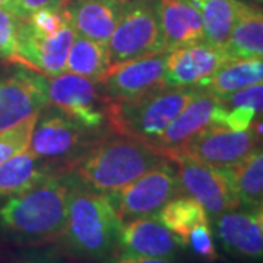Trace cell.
I'll use <instances>...</instances> for the list:
<instances>
[{"instance_id": "cell-1", "label": "cell", "mask_w": 263, "mask_h": 263, "mask_svg": "<svg viewBox=\"0 0 263 263\" xmlns=\"http://www.w3.org/2000/svg\"><path fill=\"white\" fill-rule=\"evenodd\" d=\"M67 181L48 174L0 206V230L21 245H41L62 237L67 208Z\"/></svg>"}, {"instance_id": "cell-2", "label": "cell", "mask_w": 263, "mask_h": 263, "mask_svg": "<svg viewBox=\"0 0 263 263\" xmlns=\"http://www.w3.org/2000/svg\"><path fill=\"white\" fill-rule=\"evenodd\" d=\"M164 158V154L149 142L116 135L100 139L67 170H73L78 180L88 189L98 193H113Z\"/></svg>"}, {"instance_id": "cell-3", "label": "cell", "mask_w": 263, "mask_h": 263, "mask_svg": "<svg viewBox=\"0 0 263 263\" xmlns=\"http://www.w3.org/2000/svg\"><path fill=\"white\" fill-rule=\"evenodd\" d=\"M122 224L105 195L69 186L62 237L70 253L89 260H105L119 246Z\"/></svg>"}, {"instance_id": "cell-4", "label": "cell", "mask_w": 263, "mask_h": 263, "mask_svg": "<svg viewBox=\"0 0 263 263\" xmlns=\"http://www.w3.org/2000/svg\"><path fill=\"white\" fill-rule=\"evenodd\" d=\"M199 88H160L130 100L108 101L107 124L116 135L154 143L197 94Z\"/></svg>"}, {"instance_id": "cell-5", "label": "cell", "mask_w": 263, "mask_h": 263, "mask_svg": "<svg viewBox=\"0 0 263 263\" xmlns=\"http://www.w3.org/2000/svg\"><path fill=\"white\" fill-rule=\"evenodd\" d=\"M160 0H126L107 44L110 65L165 51Z\"/></svg>"}, {"instance_id": "cell-6", "label": "cell", "mask_w": 263, "mask_h": 263, "mask_svg": "<svg viewBox=\"0 0 263 263\" xmlns=\"http://www.w3.org/2000/svg\"><path fill=\"white\" fill-rule=\"evenodd\" d=\"M98 132L85 129L57 108L46 110L38 116L29 139L28 149L48 165L63 162V168L79 158L85 151L95 145Z\"/></svg>"}, {"instance_id": "cell-7", "label": "cell", "mask_w": 263, "mask_h": 263, "mask_svg": "<svg viewBox=\"0 0 263 263\" xmlns=\"http://www.w3.org/2000/svg\"><path fill=\"white\" fill-rule=\"evenodd\" d=\"M181 193L177 171L164 158L117 192L108 193V200L122 222L136 218L155 216L173 197Z\"/></svg>"}, {"instance_id": "cell-8", "label": "cell", "mask_w": 263, "mask_h": 263, "mask_svg": "<svg viewBox=\"0 0 263 263\" xmlns=\"http://www.w3.org/2000/svg\"><path fill=\"white\" fill-rule=\"evenodd\" d=\"M260 138L253 127L235 132L224 124H211L183 146L164 152L167 160L187 158L214 168L230 170L259 145Z\"/></svg>"}, {"instance_id": "cell-9", "label": "cell", "mask_w": 263, "mask_h": 263, "mask_svg": "<svg viewBox=\"0 0 263 263\" xmlns=\"http://www.w3.org/2000/svg\"><path fill=\"white\" fill-rule=\"evenodd\" d=\"M97 84L69 72L47 78L48 104L85 129L100 132L107 123L108 100Z\"/></svg>"}, {"instance_id": "cell-10", "label": "cell", "mask_w": 263, "mask_h": 263, "mask_svg": "<svg viewBox=\"0 0 263 263\" xmlns=\"http://www.w3.org/2000/svg\"><path fill=\"white\" fill-rule=\"evenodd\" d=\"M171 162L177 165L181 193L199 202L208 215L218 216L240 206L228 170L214 168L187 158H176Z\"/></svg>"}, {"instance_id": "cell-11", "label": "cell", "mask_w": 263, "mask_h": 263, "mask_svg": "<svg viewBox=\"0 0 263 263\" xmlns=\"http://www.w3.org/2000/svg\"><path fill=\"white\" fill-rule=\"evenodd\" d=\"M75 35V29L67 21L57 34L43 35L31 27L27 19H21L18 47L12 62L47 78L60 75L65 72L67 54Z\"/></svg>"}, {"instance_id": "cell-12", "label": "cell", "mask_w": 263, "mask_h": 263, "mask_svg": "<svg viewBox=\"0 0 263 263\" xmlns=\"http://www.w3.org/2000/svg\"><path fill=\"white\" fill-rule=\"evenodd\" d=\"M167 54L164 51L110 65L98 82L101 94L108 101H122L165 88Z\"/></svg>"}, {"instance_id": "cell-13", "label": "cell", "mask_w": 263, "mask_h": 263, "mask_svg": "<svg viewBox=\"0 0 263 263\" xmlns=\"http://www.w3.org/2000/svg\"><path fill=\"white\" fill-rule=\"evenodd\" d=\"M48 107L47 76L21 69L0 81V132Z\"/></svg>"}, {"instance_id": "cell-14", "label": "cell", "mask_w": 263, "mask_h": 263, "mask_svg": "<svg viewBox=\"0 0 263 263\" xmlns=\"http://www.w3.org/2000/svg\"><path fill=\"white\" fill-rule=\"evenodd\" d=\"M227 111L228 108L222 100L208 91L199 89L195 98L152 145H155L162 154L180 148L208 126L224 124Z\"/></svg>"}, {"instance_id": "cell-15", "label": "cell", "mask_w": 263, "mask_h": 263, "mask_svg": "<svg viewBox=\"0 0 263 263\" xmlns=\"http://www.w3.org/2000/svg\"><path fill=\"white\" fill-rule=\"evenodd\" d=\"M231 59L224 48L206 41L171 50L167 54L164 85L168 88H192L214 75Z\"/></svg>"}, {"instance_id": "cell-16", "label": "cell", "mask_w": 263, "mask_h": 263, "mask_svg": "<svg viewBox=\"0 0 263 263\" xmlns=\"http://www.w3.org/2000/svg\"><path fill=\"white\" fill-rule=\"evenodd\" d=\"M126 0H65L62 9L78 35L107 47Z\"/></svg>"}, {"instance_id": "cell-17", "label": "cell", "mask_w": 263, "mask_h": 263, "mask_svg": "<svg viewBox=\"0 0 263 263\" xmlns=\"http://www.w3.org/2000/svg\"><path fill=\"white\" fill-rule=\"evenodd\" d=\"M119 246L126 253L173 259L183 245L158 218L145 216L123 222Z\"/></svg>"}, {"instance_id": "cell-18", "label": "cell", "mask_w": 263, "mask_h": 263, "mask_svg": "<svg viewBox=\"0 0 263 263\" xmlns=\"http://www.w3.org/2000/svg\"><path fill=\"white\" fill-rule=\"evenodd\" d=\"M215 226L227 253L247 262L263 260V228L254 215L228 211L216 216Z\"/></svg>"}, {"instance_id": "cell-19", "label": "cell", "mask_w": 263, "mask_h": 263, "mask_svg": "<svg viewBox=\"0 0 263 263\" xmlns=\"http://www.w3.org/2000/svg\"><path fill=\"white\" fill-rule=\"evenodd\" d=\"M161 28L165 51L205 41L203 24L197 9L189 0H160Z\"/></svg>"}, {"instance_id": "cell-20", "label": "cell", "mask_w": 263, "mask_h": 263, "mask_svg": "<svg viewBox=\"0 0 263 263\" xmlns=\"http://www.w3.org/2000/svg\"><path fill=\"white\" fill-rule=\"evenodd\" d=\"M263 81V59L247 57V59H233L227 62L214 75L208 76L196 85V88L208 91L226 100L240 89L259 84Z\"/></svg>"}, {"instance_id": "cell-21", "label": "cell", "mask_w": 263, "mask_h": 263, "mask_svg": "<svg viewBox=\"0 0 263 263\" xmlns=\"http://www.w3.org/2000/svg\"><path fill=\"white\" fill-rule=\"evenodd\" d=\"M224 50L230 59H263V8L243 3Z\"/></svg>"}, {"instance_id": "cell-22", "label": "cell", "mask_w": 263, "mask_h": 263, "mask_svg": "<svg viewBox=\"0 0 263 263\" xmlns=\"http://www.w3.org/2000/svg\"><path fill=\"white\" fill-rule=\"evenodd\" d=\"M47 167V162L37 158L28 148L5 161L0 164V197L13 196L35 186L51 174Z\"/></svg>"}, {"instance_id": "cell-23", "label": "cell", "mask_w": 263, "mask_h": 263, "mask_svg": "<svg viewBox=\"0 0 263 263\" xmlns=\"http://www.w3.org/2000/svg\"><path fill=\"white\" fill-rule=\"evenodd\" d=\"M200 13L205 41L215 47H226L235 19L245 2L240 0H189Z\"/></svg>"}, {"instance_id": "cell-24", "label": "cell", "mask_w": 263, "mask_h": 263, "mask_svg": "<svg viewBox=\"0 0 263 263\" xmlns=\"http://www.w3.org/2000/svg\"><path fill=\"white\" fill-rule=\"evenodd\" d=\"M157 218L179 237L183 246L187 245L189 234L195 227L209 222L205 208L190 196L173 197L161 208Z\"/></svg>"}, {"instance_id": "cell-25", "label": "cell", "mask_w": 263, "mask_h": 263, "mask_svg": "<svg viewBox=\"0 0 263 263\" xmlns=\"http://www.w3.org/2000/svg\"><path fill=\"white\" fill-rule=\"evenodd\" d=\"M240 205L257 206L263 202V146H256L245 160L228 170Z\"/></svg>"}, {"instance_id": "cell-26", "label": "cell", "mask_w": 263, "mask_h": 263, "mask_svg": "<svg viewBox=\"0 0 263 263\" xmlns=\"http://www.w3.org/2000/svg\"><path fill=\"white\" fill-rule=\"evenodd\" d=\"M108 66L110 59L107 47L76 34L67 54L65 72L100 82Z\"/></svg>"}, {"instance_id": "cell-27", "label": "cell", "mask_w": 263, "mask_h": 263, "mask_svg": "<svg viewBox=\"0 0 263 263\" xmlns=\"http://www.w3.org/2000/svg\"><path fill=\"white\" fill-rule=\"evenodd\" d=\"M40 113L18 123L16 126L0 132V164L28 148L29 139Z\"/></svg>"}, {"instance_id": "cell-28", "label": "cell", "mask_w": 263, "mask_h": 263, "mask_svg": "<svg viewBox=\"0 0 263 263\" xmlns=\"http://www.w3.org/2000/svg\"><path fill=\"white\" fill-rule=\"evenodd\" d=\"M21 18L5 8H0V57L12 62L18 47Z\"/></svg>"}, {"instance_id": "cell-29", "label": "cell", "mask_w": 263, "mask_h": 263, "mask_svg": "<svg viewBox=\"0 0 263 263\" xmlns=\"http://www.w3.org/2000/svg\"><path fill=\"white\" fill-rule=\"evenodd\" d=\"M186 246H190L192 252L200 259H203L205 262H215L218 259L214 234L209 227V222L195 227L189 234Z\"/></svg>"}, {"instance_id": "cell-30", "label": "cell", "mask_w": 263, "mask_h": 263, "mask_svg": "<svg viewBox=\"0 0 263 263\" xmlns=\"http://www.w3.org/2000/svg\"><path fill=\"white\" fill-rule=\"evenodd\" d=\"M31 27L43 35H54L66 24L65 13L60 8H43L34 12L28 19Z\"/></svg>"}, {"instance_id": "cell-31", "label": "cell", "mask_w": 263, "mask_h": 263, "mask_svg": "<svg viewBox=\"0 0 263 263\" xmlns=\"http://www.w3.org/2000/svg\"><path fill=\"white\" fill-rule=\"evenodd\" d=\"M222 101L227 108L247 107L252 108L256 114H263V81L237 91Z\"/></svg>"}, {"instance_id": "cell-32", "label": "cell", "mask_w": 263, "mask_h": 263, "mask_svg": "<svg viewBox=\"0 0 263 263\" xmlns=\"http://www.w3.org/2000/svg\"><path fill=\"white\" fill-rule=\"evenodd\" d=\"M254 117H256V113H254L252 108H247V107H234V108H231V110L227 111L224 126H227L228 129L235 132L249 130L253 126Z\"/></svg>"}, {"instance_id": "cell-33", "label": "cell", "mask_w": 263, "mask_h": 263, "mask_svg": "<svg viewBox=\"0 0 263 263\" xmlns=\"http://www.w3.org/2000/svg\"><path fill=\"white\" fill-rule=\"evenodd\" d=\"M65 0H13L12 13L18 18L28 19L34 12L43 8H60Z\"/></svg>"}, {"instance_id": "cell-34", "label": "cell", "mask_w": 263, "mask_h": 263, "mask_svg": "<svg viewBox=\"0 0 263 263\" xmlns=\"http://www.w3.org/2000/svg\"><path fill=\"white\" fill-rule=\"evenodd\" d=\"M104 263H174L173 259H164V257H148V256H138V254L126 253H113L110 257L105 259Z\"/></svg>"}, {"instance_id": "cell-35", "label": "cell", "mask_w": 263, "mask_h": 263, "mask_svg": "<svg viewBox=\"0 0 263 263\" xmlns=\"http://www.w3.org/2000/svg\"><path fill=\"white\" fill-rule=\"evenodd\" d=\"M19 263H59L54 259H50L47 256H34V257H27Z\"/></svg>"}, {"instance_id": "cell-36", "label": "cell", "mask_w": 263, "mask_h": 263, "mask_svg": "<svg viewBox=\"0 0 263 263\" xmlns=\"http://www.w3.org/2000/svg\"><path fill=\"white\" fill-rule=\"evenodd\" d=\"M254 218H256V221L259 222V226L263 228V202L260 205H257V211H256V214H254Z\"/></svg>"}, {"instance_id": "cell-37", "label": "cell", "mask_w": 263, "mask_h": 263, "mask_svg": "<svg viewBox=\"0 0 263 263\" xmlns=\"http://www.w3.org/2000/svg\"><path fill=\"white\" fill-rule=\"evenodd\" d=\"M12 6H13V0H0V8H5L12 12Z\"/></svg>"}, {"instance_id": "cell-38", "label": "cell", "mask_w": 263, "mask_h": 263, "mask_svg": "<svg viewBox=\"0 0 263 263\" xmlns=\"http://www.w3.org/2000/svg\"><path fill=\"white\" fill-rule=\"evenodd\" d=\"M240 2L250 3V5H260V3H263V0H240Z\"/></svg>"}]
</instances>
